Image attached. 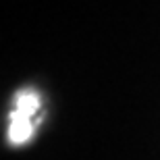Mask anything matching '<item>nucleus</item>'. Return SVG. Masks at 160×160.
I'll return each mask as SVG.
<instances>
[{
    "label": "nucleus",
    "instance_id": "obj_1",
    "mask_svg": "<svg viewBox=\"0 0 160 160\" xmlns=\"http://www.w3.org/2000/svg\"><path fill=\"white\" fill-rule=\"evenodd\" d=\"M40 106V94L33 88H23L15 94V104L8 117V142L12 146L27 143L33 137Z\"/></svg>",
    "mask_w": 160,
    "mask_h": 160
}]
</instances>
